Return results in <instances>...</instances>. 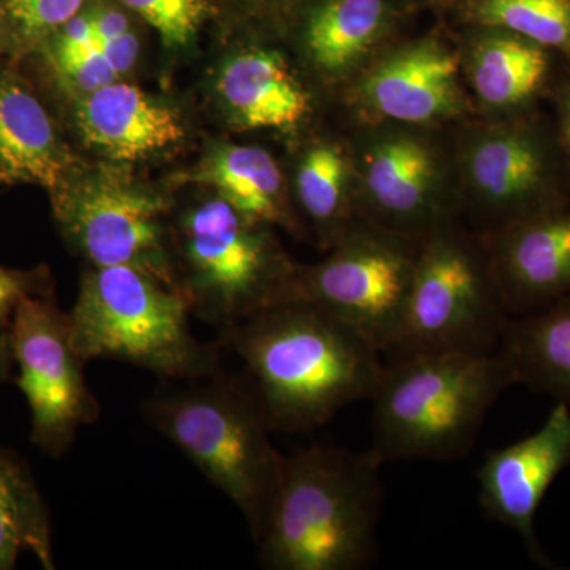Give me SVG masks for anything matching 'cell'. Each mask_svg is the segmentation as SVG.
<instances>
[{
    "label": "cell",
    "instance_id": "1",
    "mask_svg": "<svg viewBox=\"0 0 570 570\" xmlns=\"http://www.w3.org/2000/svg\"><path fill=\"white\" fill-rule=\"evenodd\" d=\"M272 431L307 433L371 400L384 360L365 336L306 302L266 307L220 333Z\"/></svg>",
    "mask_w": 570,
    "mask_h": 570
},
{
    "label": "cell",
    "instance_id": "2",
    "mask_svg": "<svg viewBox=\"0 0 570 570\" xmlns=\"http://www.w3.org/2000/svg\"><path fill=\"white\" fill-rule=\"evenodd\" d=\"M373 450L314 442L285 456L268 519L257 540L269 570H362L376 558L384 490Z\"/></svg>",
    "mask_w": 570,
    "mask_h": 570
},
{
    "label": "cell",
    "instance_id": "3",
    "mask_svg": "<svg viewBox=\"0 0 570 570\" xmlns=\"http://www.w3.org/2000/svg\"><path fill=\"white\" fill-rule=\"evenodd\" d=\"M517 384L502 348L490 354L385 358L373 396V450L389 461L461 459L499 396Z\"/></svg>",
    "mask_w": 570,
    "mask_h": 570
},
{
    "label": "cell",
    "instance_id": "4",
    "mask_svg": "<svg viewBox=\"0 0 570 570\" xmlns=\"http://www.w3.org/2000/svg\"><path fill=\"white\" fill-rule=\"evenodd\" d=\"M168 382L142 403V417L234 502L257 543L285 460L257 401L242 379L220 370L178 385Z\"/></svg>",
    "mask_w": 570,
    "mask_h": 570
},
{
    "label": "cell",
    "instance_id": "5",
    "mask_svg": "<svg viewBox=\"0 0 570 570\" xmlns=\"http://www.w3.org/2000/svg\"><path fill=\"white\" fill-rule=\"evenodd\" d=\"M178 285L138 266H89L69 313L73 346L86 363L116 360L165 381H193L219 371L217 347L190 330Z\"/></svg>",
    "mask_w": 570,
    "mask_h": 570
},
{
    "label": "cell",
    "instance_id": "6",
    "mask_svg": "<svg viewBox=\"0 0 570 570\" xmlns=\"http://www.w3.org/2000/svg\"><path fill=\"white\" fill-rule=\"evenodd\" d=\"M174 250L190 313L220 333L283 303L296 268L275 227L247 219L219 195L179 216Z\"/></svg>",
    "mask_w": 570,
    "mask_h": 570
},
{
    "label": "cell",
    "instance_id": "7",
    "mask_svg": "<svg viewBox=\"0 0 570 570\" xmlns=\"http://www.w3.org/2000/svg\"><path fill=\"white\" fill-rule=\"evenodd\" d=\"M461 217L420 243L403 325L385 358L417 354H490L510 322L485 236Z\"/></svg>",
    "mask_w": 570,
    "mask_h": 570
},
{
    "label": "cell",
    "instance_id": "8",
    "mask_svg": "<svg viewBox=\"0 0 570 570\" xmlns=\"http://www.w3.org/2000/svg\"><path fill=\"white\" fill-rule=\"evenodd\" d=\"M461 216L493 235L570 205V171L553 118L542 110L459 124Z\"/></svg>",
    "mask_w": 570,
    "mask_h": 570
},
{
    "label": "cell",
    "instance_id": "9",
    "mask_svg": "<svg viewBox=\"0 0 570 570\" xmlns=\"http://www.w3.org/2000/svg\"><path fill=\"white\" fill-rule=\"evenodd\" d=\"M448 127L358 124L348 142L356 214L366 223L422 239L461 217L455 138Z\"/></svg>",
    "mask_w": 570,
    "mask_h": 570
},
{
    "label": "cell",
    "instance_id": "10",
    "mask_svg": "<svg viewBox=\"0 0 570 570\" xmlns=\"http://www.w3.org/2000/svg\"><path fill=\"white\" fill-rule=\"evenodd\" d=\"M420 243L356 216L328 257L296 265L283 303L306 302L328 311L385 355L403 325Z\"/></svg>",
    "mask_w": 570,
    "mask_h": 570
},
{
    "label": "cell",
    "instance_id": "11",
    "mask_svg": "<svg viewBox=\"0 0 570 570\" xmlns=\"http://www.w3.org/2000/svg\"><path fill=\"white\" fill-rule=\"evenodd\" d=\"M50 195L63 239L89 266H138L179 287L163 195L112 167L75 168Z\"/></svg>",
    "mask_w": 570,
    "mask_h": 570
},
{
    "label": "cell",
    "instance_id": "12",
    "mask_svg": "<svg viewBox=\"0 0 570 570\" xmlns=\"http://www.w3.org/2000/svg\"><path fill=\"white\" fill-rule=\"evenodd\" d=\"M10 337L17 385L31 411V442L45 455L61 459L78 431L102 414L71 341L69 314L52 292L28 296L14 313Z\"/></svg>",
    "mask_w": 570,
    "mask_h": 570
},
{
    "label": "cell",
    "instance_id": "13",
    "mask_svg": "<svg viewBox=\"0 0 570 570\" xmlns=\"http://www.w3.org/2000/svg\"><path fill=\"white\" fill-rule=\"evenodd\" d=\"M344 96L358 124L450 127L469 121L475 112L459 47L438 33L393 41Z\"/></svg>",
    "mask_w": 570,
    "mask_h": 570
},
{
    "label": "cell",
    "instance_id": "14",
    "mask_svg": "<svg viewBox=\"0 0 570 570\" xmlns=\"http://www.w3.org/2000/svg\"><path fill=\"white\" fill-rule=\"evenodd\" d=\"M570 466V407L554 404L535 433L493 450L478 471L479 502L487 515L523 539L535 564L553 568L540 549L534 521L547 491Z\"/></svg>",
    "mask_w": 570,
    "mask_h": 570
},
{
    "label": "cell",
    "instance_id": "15",
    "mask_svg": "<svg viewBox=\"0 0 570 570\" xmlns=\"http://www.w3.org/2000/svg\"><path fill=\"white\" fill-rule=\"evenodd\" d=\"M464 85L483 119L540 110L566 59L505 29L471 26L459 47Z\"/></svg>",
    "mask_w": 570,
    "mask_h": 570
},
{
    "label": "cell",
    "instance_id": "16",
    "mask_svg": "<svg viewBox=\"0 0 570 570\" xmlns=\"http://www.w3.org/2000/svg\"><path fill=\"white\" fill-rule=\"evenodd\" d=\"M409 0H314L298 29V50L322 86L346 91L393 43Z\"/></svg>",
    "mask_w": 570,
    "mask_h": 570
},
{
    "label": "cell",
    "instance_id": "17",
    "mask_svg": "<svg viewBox=\"0 0 570 570\" xmlns=\"http://www.w3.org/2000/svg\"><path fill=\"white\" fill-rule=\"evenodd\" d=\"M216 97L239 132L295 134L314 112L309 86L285 52L269 45L232 51L217 70Z\"/></svg>",
    "mask_w": 570,
    "mask_h": 570
},
{
    "label": "cell",
    "instance_id": "18",
    "mask_svg": "<svg viewBox=\"0 0 570 570\" xmlns=\"http://www.w3.org/2000/svg\"><path fill=\"white\" fill-rule=\"evenodd\" d=\"M483 236L510 316L570 295V205Z\"/></svg>",
    "mask_w": 570,
    "mask_h": 570
},
{
    "label": "cell",
    "instance_id": "19",
    "mask_svg": "<svg viewBox=\"0 0 570 570\" xmlns=\"http://www.w3.org/2000/svg\"><path fill=\"white\" fill-rule=\"evenodd\" d=\"M73 121L82 142L111 164L153 159L186 138L175 107L121 80L77 97Z\"/></svg>",
    "mask_w": 570,
    "mask_h": 570
},
{
    "label": "cell",
    "instance_id": "20",
    "mask_svg": "<svg viewBox=\"0 0 570 570\" xmlns=\"http://www.w3.org/2000/svg\"><path fill=\"white\" fill-rule=\"evenodd\" d=\"M77 168L51 112L13 70H0V184L55 190Z\"/></svg>",
    "mask_w": 570,
    "mask_h": 570
},
{
    "label": "cell",
    "instance_id": "21",
    "mask_svg": "<svg viewBox=\"0 0 570 570\" xmlns=\"http://www.w3.org/2000/svg\"><path fill=\"white\" fill-rule=\"evenodd\" d=\"M195 181L212 187L247 219L292 232L298 227L281 165L261 146H219L197 168Z\"/></svg>",
    "mask_w": 570,
    "mask_h": 570
},
{
    "label": "cell",
    "instance_id": "22",
    "mask_svg": "<svg viewBox=\"0 0 570 570\" xmlns=\"http://www.w3.org/2000/svg\"><path fill=\"white\" fill-rule=\"evenodd\" d=\"M501 348L517 384L570 407V295L510 318Z\"/></svg>",
    "mask_w": 570,
    "mask_h": 570
},
{
    "label": "cell",
    "instance_id": "23",
    "mask_svg": "<svg viewBox=\"0 0 570 570\" xmlns=\"http://www.w3.org/2000/svg\"><path fill=\"white\" fill-rule=\"evenodd\" d=\"M296 204L330 249L355 219V174L348 142L316 138L303 149L294 175Z\"/></svg>",
    "mask_w": 570,
    "mask_h": 570
},
{
    "label": "cell",
    "instance_id": "24",
    "mask_svg": "<svg viewBox=\"0 0 570 570\" xmlns=\"http://www.w3.org/2000/svg\"><path fill=\"white\" fill-rule=\"evenodd\" d=\"M22 551L32 553L41 568H56L47 501L26 461L0 449V570L13 569Z\"/></svg>",
    "mask_w": 570,
    "mask_h": 570
},
{
    "label": "cell",
    "instance_id": "25",
    "mask_svg": "<svg viewBox=\"0 0 570 570\" xmlns=\"http://www.w3.org/2000/svg\"><path fill=\"white\" fill-rule=\"evenodd\" d=\"M469 26L505 29L570 61V0H459Z\"/></svg>",
    "mask_w": 570,
    "mask_h": 570
},
{
    "label": "cell",
    "instance_id": "26",
    "mask_svg": "<svg viewBox=\"0 0 570 570\" xmlns=\"http://www.w3.org/2000/svg\"><path fill=\"white\" fill-rule=\"evenodd\" d=\"M86 0H3L2 14L14 58L33 55L43 41L85 9Z\"/></svg>",
    "mask_w": 570,
    "mask_h": 570
},
{
    "label": "cell",
    "instance_id": "27",
    "mask_svg": "<svg viewBox=\"0 0 570 570\" xmlns=\"http://www.w3.org/2000/svg\"><path fill=\"white\" fill-rule=\"evenodd\" d=\"M122 6L148 22L165 47L183 50L200 31L206 17L205 0H121Z\"/></svg>",
    "mask_w": 570,
    "mask_h": 570
},
{
    "label": "cell",
    "instance_id": "28",
    "mask_svg": "<svg viewBox=\"0 0 570 570\" xmlns=\"http://www.w3.org/2000/svg\"><path fill=\"white\" fill-rule=\"evenodd\" d=\"M41 58L59 85L77 97L121 80V75L97 47L62 55H41Z\"/></svg>",
    "mask_w": 570,
    "mask_h": 570
},
{
    "label": "cell",
    "instance_id": "29",
    "mask_svg": "<svg viewBox=\"0 0 570 570\" xmlns=\"http://www.w3.org/2000/svg\"><path fill=\"white\" fill-rule=\"evenodd\" d=\"M50 292L51 276L47 268L13 269L0 265V332H9L22 299Z\"/></svg>",
    "mask_w": 570,
    "mask_h": 570
},
{
    "label": "cell",
    "instance_id": "30",
    "mask_svg": "<svg viewBox=\"0 0 570 570\" xmlns=\"http://www.w3.org/2000/svg\"><path fill=\"white\" fill-rule=\"evenodd\" d=\"M549 102L553 108L554 127L570 171V61L562 63L557 81L551 88Z\"/></svg>",
    "mask_w": 570,
    "mask_h": 570
},
{
    "label": "cell",
    "instance_id": "31",
    "mask_svg": "<svg viewBox=\"0 0 570 570\" xmlns=\"http://www.w3.org/2000/svg\"><path fill=\"white\" fill-rule=\"evenodd\" d=\"M13 370L14 356L9 330V332H0V382L10 381Z\"/></svg>",
    "mask_w": 570,
    "mask_h": 570
},
{
    "label": "cell",
    "instance_id": "32",
    "mask_svg": "<svg viewBox=\"0 0 570 570\" xmlns=\"http://www.w3.org/2000/svg\"><path fill=\"white\" fill-rule=\"evenodd\" d=\"M3 55H10V48L9 39H7L6 24H3L2 14H0V58H2Z\"/></svg>",
    "mask_w": 570,
    "mask_h": 570
},
{
    "label": "cell",
    "instance_id": "33",
    "mask_svg": "<svg viewBox=\"0 0 570 570\" xmlns=\"http://www.w3.org/2000/svg\"><path fill=\"white\" fill-rule=\"evenodd\" d=\"M246 2H257V0H246Z\"/></svg>",
    "mask_w": 570,
    "mask_h": 570
}]
</instances>
